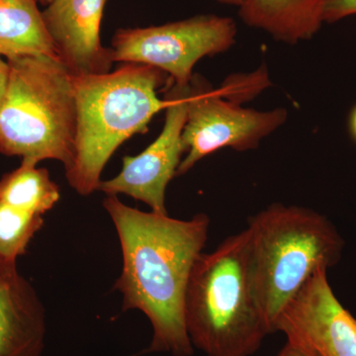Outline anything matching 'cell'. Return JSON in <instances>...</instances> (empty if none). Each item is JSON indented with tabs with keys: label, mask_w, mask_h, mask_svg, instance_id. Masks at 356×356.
<instances>
[{
	"label": "cell",
	"mask_w": 356,
	"mask_h": 356,
	"mask_svg": "<svg viewBox=\"0 0 356 356\" xmlns=\"http://www.w3.org/2000/svg\"><path fill=\"white\" fill-rule=\"evenodd\" d=\"M35 1L37 2V3H41L44 4V6H48V4H50L53 0H35Z\"/></svg>",
	"instance_id": "cell-21"
},
{
	"label": "cell",
	"mask_w": 356,
	"mask_h": 356,
	"mask_svg": "<svg viewBox=\"0 0 356 356\" xmlns=\"http://www.w3.org/2000/svg\"><path fill=\"white\" fill-rule=\"evenodd\" d=\"M247 229L255 299L274 334L278 316L312 276L339 261L343 241L323 215L281 203L250 217Z\"/></svg>",
	"instance_id": "cell-4"
},
{
	"label": "cell",
	"mask_w": 356,
	"mask_h": 356,
	"mask_svg": "<svg viewBox=\"0 0 356 356\" xmlns=\"http://www.w3.org/2000/svg\"><path fill=\"white\" fill-rule=\"evenodd\" d=\"M103 207L120 240L123 269L115 289L123 296V310L143 312L153 325L147 353L191 356L185 325V297L192 268L209 234L206 214L178 220L168 214L144 212L107 195Z\"/></svg>",
	"instance_id": "cell-1"
},
{
	"label": "cell",
	"mask_w": 356,
	"mask_h": 356,
	"mask_svg": "<svg viewBox=\"0 0 356 356\" xmlns=\"http://www.w3.org/2000/svg\"><path fill=\"white\" fill-rule=\"evenodd\" d=\"M236 21L216 14L146 28L119 29L112 40L113 62L151 65L177 86H187L199 60L226 53L236 43Z\"/></svg>",
	"instance_id": "cell-6"
},
{
	"label": "cell",
	"mask_w": 356,
	"mask_h": 356,
	"mask_svg": "<svg viewBox=\"0 0 356 356\" xmlns=\"http://www.w3.org/2000/svg\"><path fill=\"white\" fill-rule=\"evenodd\" d=\"M356 15V0H327L324 11V23H336Z\"/></svg>",
	"instance_id": "cell-16"
},
{
	"label": "cell",
	"mask_w": 356,
	"mask_h": 356,
	"mask_svg": "<svg viewBox=\"0 0 356 356\" xmlns=\"http://www.w3.org/2000/svg\"><path fill=\"white\" fill-rule=\"evenodd\" d=\"M44 225V218L0 200V257L17 261Z\"/></svg>",
	"instance_id": "cell-15"
},
{
	"label": "cell",
	"mask_w": 356,
	"mask_h": 356,
	"mask_svg": "<svg viewBox=\"0 0 356 356\" xmlns=\"http://www.w3.org/2000/svg\"><path fill=\"white\" fill-rule=\"evenodd\" d=\"M9 76H10V67H9L8 60L6 62L0 57V107L6 98Z\"/></svg>",
	"instance_id": "cell-18"
},
{
	"label": "cell",
	"mask_w": 356,
	"mask_h": 356,
	"mask_svg": "<svg viewBox=\"0 0 356 356\" xmlns=\"http://www.w3.org/2000/svg\"><path fill=\"white\" fill-rule=\"evenodd\" d=\"M191 83V98L181 137L184 154L177 177L188 172L201 159L220 149H257L262 140L287 121V109L259 111L243 108L240 102L229 97L224 88H213L198 74H194Z\"/></svg>",
	"instance_id": "cell-7"
},
{
	"label": "cell",
	"mask_w": 356,
	"mask_h": 356,
	"mask_svg": "<svg viewBox=\"0 0 356 356\" xmlns=\"http://www.w3.org/2000/svg\"><path fill=\"white\" fill-rule=\"evenodd\" d=\"M348 130H350L351 138L356 143V105L351 110L350 118H348Z\"/></svg>",
	"instance_id": "cell-19"
},
{
	"label": "cell",
	"mask_w": 356,
	"mask_h": 356,
	"mask_svg": "<svg viewBox=\"0 0 356 356\" xmlns=\"http://www.w3.org/2000/svg\"><path fill=\"white\" fill-rule=\"evenodd\" d=\"M7 60L10 76L0 107V153L35 165L55 159L67 172L76 152V76L51 56Z\"/></svg>",
	"instance_id": "cell-5"
},
{
	"label": "cell",
	"mask_w": 356,
	"mask_h": 356,
	"mask_svg": "<svg viewBox=\"0 0 356 356\" xmlns=\"http://www.w3.org/2000/svg\"><path fill=\"white\" fill-rule=\"evenodd\" d=\"M32 55L58 58L38 3L35 0H0V57Z\"/></svg>",
	"instance_id": "cell-13"
},
{
	"label": "cell",
	"mask_w": 356,
	"mask_h": 356,
	"mask_svg": "<svg viewBox=\"0 0 356 356\" xmlns=\"http://www.w3.org/2000/svg\"><path fill=\"white\" fill-rule=\"evenodd\" d=\"M327 0H245L238 7L243 24L270 35L275 41H308L324 24Z\"/></svg>",
	"instance_id": "cell-12"
},
{
	"label": "cell",
	"mask_w": 356,
	"mask_h": 356,
	"mask_svg": "<svg viewBox=\"0 0 356 356\" xmlns=\"http://www.w3.org/2000/svg\"><path fill=\"white\" fill-rule=\"evenodd\" d=\"M277 356H318L311 350L310 348L303 346L302 343H297V341H292V339H287V343L283 346L282 350H280V355Z\"/></svg>",
	"instance_id": "cell-17"
},
{
	"label": "cell",
	"mask_w": 356,
	"mask_h": 356,
	"mask_svg": "<svg viewBox=\"0 0 356 356\" xmlns=\"http://www.w3.org/2000/svg\"><path fill=\"white\" fill-rule=\"evenodd\" d=\"M327 271L318 269L283 309L274 332H283L318 356H356V318L332 292Z\"/></svg>",
	"instance_id": "cell-9"
},
{
	"label": "cell",
	"mask_w": 356,
	"mask_h": 356,
	"mask_svg": "<svg viewBox=\"0 0 356 356\" xmlns=\"http://www.w3.org/2000/svg\"><path fill=\"white\" fill-rule=\"evenodd\" d=\"M185 325L192 346L207 356L252 355L271 334L250 280L247 229L199 255L187 285Z\"/></svg>",
	"instance_id": "cell-3"
},
{
	"label": "cell",
	"mask_w": 356,
	"mask_h": 356,
	"mask_svg": "<svg viewBox=\"0 0 356 356\" xmlns=\"http://www.w3.org/2000/svg\"><path fill=\"white\" fill-rule=\"evenodd\" d=\"M107 0H53L42 11L57 57L74 76L111 72V49L102 46L100 29Z\"/></svg>",
	"instance_id": "cell-10"
},
{
	"label": "cell",
	"mask_w": 356,
	"mask_h": 356,
	"mask_svg": "<svg viewBox=\"0 0 356 356\" xmlns=\"http://www.w3.org/2000/svg\"><path fill=\"white\" fill-rule=\"evenodd\" d=\"M46 311L15 261L0 257V356H41Z\"/></svg>",
	"instance_id": "cell-11"
},
{
	"label": "cell",
	"mask_w": 356,
	"mask_h": 356,
	"mask_svg": "<svg viewBox=\"0 0 356 356\" xmlns=\"http://www.w3.org/2000/svg\"><path fill=\"white\" fill-rule=\"evenodd\" d=\"M163 70L124 64L115 72L76 76V152L67 182L83 196L98 191L102 173L116 149L165 109L159 89L168 83Z\"/></svg>",
	"instance_id": "cell-2"
},
{
	"label": "cell",
	"mask_w": 356,
	"mask_h": 356,
	"mask_svg": "<svg viewBox=\"0 0 356 356\" xmlns=\"http://www.w3.org/2000/svg\"><path fill=\"white\" fill-rule=\"evenodd\" d=\"M60 188L51 179L46 168L30 161H21L19 168L0 179V200L44 216L60 200Z\"/></svg>",
	"instance_id": "cell-14"
},
{
	"label": "cell",
	"mask_w": 356,
	"mask_h": 356,
	"mask_svg": "<svg viewBox=\"0 0 356 356\" xmlns=\"http://www.w3.org/2000/svg\"><path fill=\"white\" fill-rule=\"evenodd\" d=\"M214 1L224 4V6L241 7L245 0H214Z\"/></svg>",
	"instance_id": "cell-20"
},
{
	"label": "cell",
	"mask_w": 356,
	"mask_h": 356,
	"mask_svg": "<svg viewBox=\"0 0 356 356\" xmlns=\"http://www.w3.org/2000/svg\"><path fill=\"white\" fill-rule=\"evenodd\" d=\"M165 121L153 144L135 156H125L120 173L100 182L106 195L125 194L142 201L153 212L168 214L165 192L184 158L182 131L187 118L191 83L177 86L168 77L165 84Z\"/></svg>",
	"instance_id": "cell-8"
}]
</instances>
